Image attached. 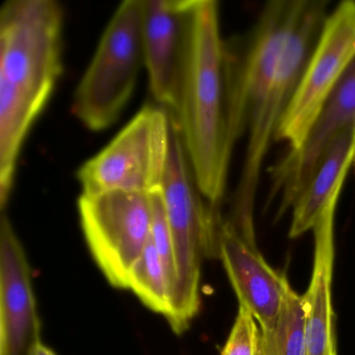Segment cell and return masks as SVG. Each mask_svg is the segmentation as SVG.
<instances>
[{
    "instance_id": "obj_1",
    "label": "cell",
    "mask_w": 355,
    "mask_h": 355,
    "mask_svg": "<svg viewBox=\"0 0 355 355\" xmlns=\"http://www.w3.org/2000/svg\"><path fill=\"white\" fill-rule=\"evenodd\" d=\"M65 12L55 0H8L0 10V207L6 211L31 128L63 73Z\"/></svg>"
},
{
    "instance_id": "obj_2",
    "label": "cell",
    "mask_w": 355,
    "mask_h": 355,
    "mask_svg": "<svg viewBox=\"0 0 355 355\" xmlns=\"http://www.w3.org/2000/svg\"><path fill=\"white\" fill-rule=\"evenodd\" d=\"M230 63L215 0H194L188 49L173 114L176 130L201 194L214 207L223 199L232 145Z\"/></svg>"
},
{
    "instance_id": "obj_3",
    "label": "cell",
    "mask_w": 355,
    "mask_h": 355,
    "mask_svg": "<svg viewBox=\"0 0 355 355\" xmlns=\"http://www.w3.org/2000/svg\"><path fill=\"white\" fill-rule=\"evenodd\" d=\"M161 192L173 241L178 275L167 321L172 330L180 334L198 313L201 265L207 257H218L222 217L217 207L203 200L173 118L169 162Z\"/></svg>"
},
{
    "instance_id": "obj_4",
    "label": "cell",
    "mask_w": 355,
    "mask_h": 355,
    "mask_svg": "<svg viewBox=\"0 0 355 355\" xmlns=\"http://www.w3.org/2000/svg\"><path fill=\"white\" fill-rule=\"evenodd\" d=\"M143 10L144 0L120 3L74 91L72 113L88 130L113 125L132 98L144 67Z\"/></svg>"
},
{
    "instance_id": "obj_5",
    "label": "cell",
    "mask_w": 355,
    "mask_h": 355,
    "mask_svg": "<svg viewBox=\"0 0 355 355\" xmlns=\"http://www.w3.org/2000/svg\"><path fill=\"white\" fill-rule=\"evenodd\" d=\"M327 6V1L305 0L277 73L249 121L246 155L228 219L245 234H255L253 215L261 167L317 42Z\"/></svg>"
},
{
    "instance_id": "obj_6",
    "label": "cell",
    "mask_w": 355,
    "mask_h": 355,
    "mask_svg": "<svg viewBox=\"0 0 355 355\" xmlns=\"http://www.w3.org/2000/svg\"><path fill=\"white\" fill-rule=\"evenodd\" d=\"M172 118L146 105L76 172L82 194L123 191L153 194L162 189L171 143Z\"/></svg>"
},
{
    "instance_id": "obj_7",
    "label": "cell",
    "mask_w": 355,
    "mask_h": 355,
    "mask_svg": "<svg viewBox=\"0 0 355 355\" xmlns=\"http://www.w3.org/2000/svg\"><path fill=\"white\" fill-rule=\"evenodd\" d=\"M80 226L89 250L107 282L128 290V276L148 245L153 225L151 194H80Z\"/></svg>"
},
{
    "instance_id": "obj_8",
    "label": "cell",
    "mask_w": 355,
    "mask_h": 355,
    "mask_svg": "<svg viewBox=\"0 0 355 355\" xmlns=\"http://www.w3.org/2000/svg\"><path fill=\"white\" fill-rule=\"evenodd\" d=\"M355 61V1L338 3L326 16L275 141L290 150L302 145L307 132Z\"/></svg>"
},
{
    "instance_id": "obj_9",
    "label": "cell",
    "mask_w": 355,
    "mask_h": 355,
    "mask_svg": "<svg viewBox=\"0 0 355 355\" xmlns=\"http://www.w3.org/2000/svg\"><path fill=\"white\" fill-rule=\"evenodd\" d=\"M305 0L268 3L259 16L248 51L230 76V137L232 145L247 132L251 116L269 90L284 59Z\"/></svg>"
},
{
    "instance_id": "obj_10",
    "label": "cell",
    "mask_w": 355,
    "mask_h": 355,
    "mask_svg": "<svg viewBox=\"0 0 355 355\" xmlns=\"http://www.w3.org/2000/svg\"><path fill=\"white\" fill-rule=\"evenodd\" d=\"M355 125V61L307 132L302 145L271 169L269 200L279 197L277 216L292 209L340 135Z\"/></svg>"
},
{
    "instance_id": "obj_11",
    "label": "cell",
    "mask_w": 355,
    "mask_h": 355,
    "mask_svg": "<svg viewBox=\"0 0 355 355\" xmlns=\"http://www.w3.org/2000/svg\"><path fill=\"white\" fill-rule=\"evenodd\" d=\"M193 3L194 0H144V67L151 94L170 114L178 107Z\"/></svg>"
},
{
    "instance_id": "obj_12",
    "label": "cell",
    "mask_w": 355,
    "mask_h": 355,
    "mask_svg": "<svg viewBox=\"0 0 355 355\" xmlns=\"http://www.w3.org/2000/svg\"><path fill=\"white\" fill-rule=\"evenodd\" d=\"M31 268L11 220L0 219V355H31L41 342Z\"/></svg>"
},
{
    "instance_id": "obj_13",
    "label": "cell",
    "mask_w": 355,
    "mask_h": 355,
    "mask_svg": "<svg viewBox=\"0 0 355 355\" xmlns=\"http://www.w3.org/2000/svg\"><path fill=\"white\" fill-rule=\"evenodd\" d=\"M221 259L240 306L254 317L261 330L273 326L290 284L263 259L255 236L222 218L218 242Z\"/></svg>"
},
{
    "instance_id": "obj_14",
    "label": "cell",
    "mask_w": 355,
    "mask_h": 355,
    "mask_svg": "<svg viewBox=\"0 0 355 355\" xmlns=\"http://www.w3.org/2000/svg\"><path fill=\"white\" fill-rule=\"evenodd\" d=\"M340 193L334 195L313 228L315 255L313 275L303 295L305 309V334L307 355L336 354L331 301L334 271V224Z\"/></svg>"
},
{
    "instance_id": "obj_15",
    "label": "cell",
    "mask_w": 355,
    "mask_h": 355,
    "mask_svg": "<svg viewBox=\"0 0 355 355\" xmlns=\"http://www.w3.org/2000/svg\"><path fill=\"white\" fill-rule=\"evenodd\" d=\"M355 155V125L334 143L306 188L293 205L288 236L298 238L315 227L330 199L342 192Z\"/></svg>"
},
{
    "instance_id": "obj_16",
    "label": "cell",
    "mask_w": 355,
    "mask_h": 355,
    "mask_svg": "<svg viewBox=\"0 0 355 355\" xmlns=\"http://www.w3.org/2000/svg\"><path fill=\"white\" fill-rule=\"evenodd\" d=\"M261 342L263 355H307L303 298L292 286L286 291L273 326L261 330Z\"/></svg>"
},
{
    "instance_id": "obj_17",
    "label": "cell",
    "mask_w": 355,
    "mask_h": 355,
    "mask_svg": "<svg viewBox=\"0 0 355 355\" xmlns=\"http://www.w3.org/2000/svg\"><path fill=\"white\" fill-rule=\"evenodd\" d=\"M128 290L155 313L167 319L171 311V291L161 259L149 241L144 252L137 261L128 276Z\"/></svg>"
},
{
    "instance_id": "obj_18",
    "label": "cell",
    "mask_w": 355,
    "mask_h": 355,
    "mask_svg": "<svg viewBox=\"0 0 355 355\" xmlns=\"http://www.w3.org/2000/svg\"><path fill=\"white\" fill-rule=\"evenodd\" d=\"M153 199V225H151V241L161 259L171 291V304L175 294L178 275H176L175 257H174L173 241L169 223L164 209L161 190L151 194ZM169 317V315H168Z\"/></svg>"
},
{
    "instance_id": "obj_19",
    "label": "cell",
    "mask_w": 355,
    "mask_h": 355,
    "mask_svg": "<svg viewBox=\"0 0 355 355\" xmlns=\"http://www.w3.org/2000/svg\"><path fill=\"white\" fill-rule=\"evenodd\" d=\"M221 355H263L261 327L245 307L239 305L238 315Z\"/></svg>"
},
{
    "instance_id": "obj_20",
    "label": "cell",
    "mask_w": 355,
    "mask_h": 355,
    "mask_svg": "<svg viewBox=\"0 0 355 355\" xmlns=\"http://www.w3.org/2000/svg\"><path fill=\"white\" fill-rule=\"evenodd\" d=\"M31 355H55V353L49 347L45 346L42 342L39 343Z\"/></svg>"
},
{
    "instance_id": "obj_21",
    "label": "cell",
    "mask_w": 355,
    "mask_h": 355,
    "mask_svg": "<svg viewBox=\"0 0 355 355\" xmlns=\"http://www.w3.org/2000/svg\"><path fill=\"white\" fill-rule=\"evenodd\" d=\"M353 166H354V170H355V155H354V159H353Z\"/></svg>"
}]
</instances>
